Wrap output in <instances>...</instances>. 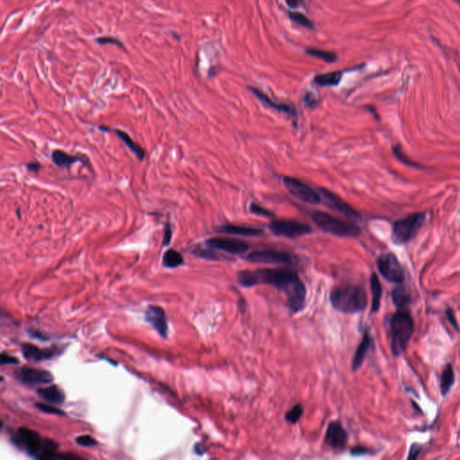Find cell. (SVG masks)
I'll return each instance as SVG.
<instances>
[{
  "instance_id": "cell-44",
  "label": "cell",
  "mask_w": 460,
  "mask_h": 460,
  "mask_svg": "<svg viewBox=\"0 0 460 460\" xmlns=\"http://www.w3.org/2000/svg\"><path fill=\"white\" fill-rule=\"evenodd\" d=\"M456 2H458V3H459V4H460V0H456Z\"/></svg>"
},
{
  "instance_id": "cell-30",
  "label": "cell",
  "mask_w": 460,
  "mask_h": 460,
  "mask_svg": "<svg viewBox=\"0 0 460 460\" xmlns=\"http://www.w3.org/2000/svg\"><path fill=\"white\" fill-rule=\"evenodd\" d=\"M289 15H290L291 20H293L297 24H299L301 26H304L308 29H314V24L312 21L303 14L299 13V12H289Z\"/></svg>"
},
{
  "instance_id": "cell-21",
  "label": "cell",
  "mask_w": 460,
  "mask_h": 460,
  "mask_svg": "<svg viewBox=\"0 0 460 460\" xmlns=\"http://www.w3.org/2000/svg\"><path fill=\"white\" fill-rule=\"evenodd\" d=\"M38 395L49 403L54 404H61L65 401V394L58 386H48L40 388L37 391Z\"/></svg>"
},
{
  "instance_id": "cell-40",
  "label": "cell",
  "mask_w": 460,
  "mask_h": 460,
  "mask_svg": "<svg viewBox=\"0 0 460 460\" xmlns=\"http://www.w3.org/2000/svg\"><path fill=\"white\" fill-rule=\"evenodd\" d=\"M368 452H369V450H368L367 448H365V447H360V446L355 447L351 450V453H352V455H356V456H359V455H364V454H367Z\"/></svg>"
},
{
  "instance_id": "cell-15",
  "label": "cell",
  "mask_w": 460,
  "mask_h": 460,
  "mask_svg": "<svg viewBox=\"0 0 460 460\" xmlns=\"http://www.w3.org/2000/svg\"><path fill=\"white\" fill-rule=\"evenodd\" d=\"M146 319L152 325L156 332L160 334L162 337H167L168 334V323L165 317V313L160 307L157 306H148L146 310Z\"/></svg>"
},
{
  "instance_id": "cell-36",
  "label": "cell",
  "mask_w": 460,
  "mask_h": 460,
  "mask_svg": "<svg viewBox=\"0 0 460 460\" xmlns=\"http://www.w3.org/2000/svg\"><path fill=\"white\" fill-rule=\"evenodd\" d=\"M173 236V230L169 221L166 222L165 224V230H164V237H163V241H162V247H166L169 245Z\"/></svg>"
},
{
  "instance_id": "cell-24",
  "label": "cell",
  "mask_w": 460,
  "mask_h": 460,
  "mask_svg": "<svg viewBox=\"0 0 460 460\" xmlns=\"http://www.w3.org/2000/svg\"><path fill=\"white\" fill-rule=\"evenodd\" d=\"M454 383H455L454 369L451 364H447L440 376V382H439L440 393L443 396L447 395V393L451 389Z\"/></svg>"
},
{
  "instance_id": "cell-13",
  "label": "cell",
  "mask_w": 460,
  "mask_h": 460,
  "mask_svg": "<svg viewBox=\"0 0 460 460\" xmlns=\"http://www.w3.org/2000/svg\"><path fill=\"white\" fill-rule=\"evenodd\" d=\"M17 378L26 385H43L53 381V375L48 370L24 367L16 371Z\"/></svg>"
},
{
  "instance_id": "cell-22",
  "label": "cell",
  "mask_w": 460,
  "mask_h": 460,
  "mask_svg": "<svg viewBox=\"0 0 460 460\" xmlns=\"http://www.w3.org/2000/svg\"><path fill=\"white\" fill-rule=\"evenodd\" d=\"M218 232L223 234L238 235L244 237H255L260 236L264 233L263 230L255 227L248 226H236V225H225L218 228Z\"/></svg>"
},
{
  "instance_id": "cell-38",
  "label": "cell",
  "mask_w": 460,
  "mask_h": 460,
  "mask_svg": "<svg viewBox=\"0 0 460 460\" xmlns=\"http://www.w3.org/2000/svg\"><path fill=\"white\" fill-rule=\"evenodd\" d=\"M446 316H447V320L451 324V326H453L457 332H459V327H458V325H457L456 316H455L454 311L452 310L451 308H448L447 311H446Z\"/></svg>"
},
{
  "instance_id": "cell-35",
  "label": "cell",
  "mask_w": 460,
  "mask_h": 460,
  "mask_svg": "<svg viewBox=\"0 0 460 460\" xmlns=\"http://www.w3.org/2000/svg\"><path fill=\"white\" fill-rule=\"evenodd\" d=\"M76 442L78 443V445H81L84 447H92V446H95L97 444V441H96V439L91 437V436H89V435L79 436V437L76 438Z\"/></svg>"
},
{
  "instance_id": "cell-18",
  "label": "cell",
  "mask_w": 460,
  "mask_h": 460,
  "mask_svg": "<svg viewBox=\"0 0 460 460\" xmlns=\"http://www.w3.org/2000/svg\"><path fill=\"white\" fill-rule=\"evenodd\" d=\"M99 129L101 130H104V131H112L114 134H116L118 136V138L122 140L123 143L126 145L127 148L130 149L131 152L134 154L135 156H137L139 158V161L143 160L146 156V152L144 150L143 148H141L139 146V144L137 142H135L133 139H131L130 135L128 134L125 131H123L122 130H118V129H113V130H111L109 129L108 127H104L101 126L99 127Z\"/></svg>"
},
{
  "instance_id": "cell-5",
  "label": "cell",
  "mask_w": 460,
  "mask_h": 460,
  "mask_svg": "<svg viewBox=\"0 0 460 460\" xmlns=\"http://www.w3.org/2000/svg\"><path fill=\"white\" fill-rule=\"evenodd\" d=\"M312 219L324 232L340 238H356L361 233L360 226L354 222L344 221L328 213L317 211L313 214Z\"/></svg>"
},
{
  "instance_id": "cell-27",
  "label": "cell",
  "mask_w": 460,
  "mask_h": 460,
  "mask_svg": "<svg viewBox=\"0 0 460 460\" xmlns=\"http://www.w3.org/2000/svg\"><path fill=\"white\" fill-rule=\"evenodd\" d=\"M183 264V257L174 249H168L163 256V265L166 268H176Z\"/></svg>"
},
{
  "instance_id": "cell-10",
  "label": "cell",
  "mask_w": 460,
  "mask_h": 460,
  "mask_svg": "<svg viewBox=\"0 0 460 460\" xmlns=\"http://www.w3.org/2000/svg\"><path fill=\"white\" fill-rule=\"evenodd\" d=\"M319 191L325 200L326 204L329 208L343 214V216L347 217L350 221H360L361 216L360 213L358 212L356 209L352 208L351 205L348 204L347 202L343 200L341 197H339L334 192H332L327 189H324V188H321Z\"/></svg>"
},
{
  "instance_id": "cell-9",
  "label": "cell",
  "mask_w": 460,
  "mask_h": 460,
  "mask_svg": "<svg viewBox=\"0 0 460 460\" xmlns=\"http://www.w3.org/2000/svg\"><path fill=\"white\" fill-rule=\"evenodd\" d=\"M269 228L275 236L285 238H298L310 233V226L295 220H274L270 223Z\"/></svg>"
},
{
  "instance_id": "cell-33",
  "label": "cell",
  "mask_w": 460,
  "mask_h": 460,
  "mask_svg": "<svg viewBox=\"0 0 460 460\" xmlns=\"http://www.w3.org/2000/svg\"><path fill=\"white\" fill-rule=\"evenodd\" d=\"M249 209H250L251 212L256 214V215L265 216V217H274V213L272 212L271 210L262 207L260 205L256 204V203H252V204L250 205Z\"/></svg>"
},
{
  "instance_id": "cell-6",
  "label": "cell",
  "mask_w": 460,
  "mask_h": 460,
  "mask_svg": "<svg viewBox=\"0 0 460 460\" xmlns=\"http://www.w3.org/2000/svg\"><path fill=\"white\" fill-rule=\"evenodd\" d=\"M424 213H412L404 218L395 222L392 231V239L395 244H406L416 237L425 222Z\"/></svg>"
},
{
  "instance_id": "cell-29",
  "label": "cell",
  "mask_w": 460,
  "mask_h": 460,
  "mask_svg": "<svg viewBox=\"0 0 460 460\" xmlns=\"http://www.w3.org/2000/svg\"><path fill=\"white\" fill-rule=\"evenodd\" d=\"M303 412H304L303 406L300 404H296L294 407H292L289 412H286L285 420L291 423H297L300 421V417L302 416Z\"/></svg>"
},
{
  "instance_id": "cell-37",
  "label": "cell",
  "mask_w": 460,
  "mask_h": 460,
  "mask_svg": "<svg viewBox=\"0 0 460 460\" xmlns=\"http://www.w3.org/2000/svg\"><path fill=\"white\" fill-rule=\"evenodd\" d=\"M0 360H1V365L18 364L19 363L18 358L11 356L5 352H2Z\"/></svg>"
},
{
  "instance_id": "cell-2",
  "label": "cell",
  "mask_w": 460,
  "mask_h": 460,
  "mask_svg": "<svg viewBox=\"0 0 460 460\" xmlns=\"http://www.w3.org/2000/svg\"><path fill=\"white\" fill-rule=\"evenodd\" d=\"M12 439L16 445L26 449L27 453L35 458L60 459L61 455L56 453L58 444L52 439L41 438L37 431L27 428H19Z\"/></svg>"
},
{
  "instance_id": "cell-20",
  "label": "cell",
  "mask_w": 460,
  "mask_h": 460,
  "mask_svg": "<svg viewBox=\"0 0 460 460\" xmlns=\"http://www.w3.org/2000/svg\"><path fill=\"white\" fill-rule=\"evenodd\" d=\"M249 89L253 92V94L259 99V100L264 103V104H266L267 106H269L271 108L274 109V110H277V111H280V112H282V113H287L289 115H296V110L292 105H290V104H279V103H275L272 99H270L269 96H266L265 93L256 89V88H254V87H249Z\"/></svg>"
},
{
  "instance_id": "cell-23",
  "label": "cell",
  "mask_w": 460,
  "mask_h": 460,
  "mask_svg": "<svg viewBox=\"0 0 460 460\" xmlns=\"http://www.w3.org/2000/svg\"><path fill=\"white\" fill-rule=\"evenodd\" d=\"M370 289H371V293H372L371 310L373 313H377L380 308V302H381V297H382V286L379 282L378 275L376 274H372L370 277Z\"/></svg>"
},
{
  "instance_id": "cell-12",
  "label": "cell",
  "mask_w": 460,
  "mask_h": 460,
  "mask_svg": "<svg viewBox=\"0 0 460 460\" xmlns=\"http://www.w3.org/2000/svg\"><path fill=\"white\" fill-rule=\"evenodd\" d=\"M205 247L212 250L215 249L228 253L231 255H241L248 252L249 249V246L246 242L228 238H213L208 239L205 242Z\"/></svg>"
},
{
  "instance_id": "cell-4",
  "label": "cell",
  "mask_w": 460,
  "mask_h": 460,
  "mask_svg": "<svg viewBox=\"0 0 460 460\" xmlns=\"http://www.w3.org/2000/svg\"><path fill=\"white\" fill-rule=\"evenodd\" d=\"M414 331V321L411 315L399 309L389 318L391 350L398 357L405 351Z\"/></svg>"
},
{
  "instance_id": "cell-41",
  "label": "cell",
  "mask_w": 460,
  "mask_h": 460,
  "mask_svg": "<svg viewBox=\"0 0 460 460\" xmlns=\"http://www.w3.org/2000/svg\"><path fill=\"white\" fill-rule=\"evenodd\" d=\"M26 167L28 171H31V172H38L41 169V164L38 162H32V163L27 164Z\"/></svg>"
},
{
  "instance_id": "cell-26",
  "label": "cell",
  "mask_w": 460,
  "mask_h": 460,
  "mask_svg": "<svg viewBox=\"0 0 460 460\" xmlns=\"http://www.w3.org/2000/svg\"><path fill=\"white\" fill-rule=\"evenodd\" d=\"M392 300L396 308L402 309L411 303V295L404 287H398L392 291Z\"/></svg>"
},
{
  "instance_id": "cell-43",
  "label": "cell",
  "mask_w": 460,
  "mask_h": 460,
  "mask_svg": "<svg viewBox=\"0 0 460 460\" xmlns=\"http://www.w3.org/2000/svg\"><path fill=\"white\" fill-rule=\"evenodd\" d=\"M303 0H286V3L290 8L295 9Z\"/></svg>"
},
{
  "instance_id": "cell-19",
  "label": "cell",
  "mask_w": 460,
  "mask_h": 460,
  "mask_svg": "<svg viewBox=\"0 0 460 460\" xmlns=\"http://www.w3.org/2000/svg\"><path fill=\"white\" fill-rule=\"evenodd\" d=\"M371 344H372V339L368 332H365L362 340L360 342V345L357 348L356 352L352 360V368L353 371H356L361 367Z\"/></svg>"
},
{
  "instance_id": "cell-16",
  "label": "cell",
  "mask_w": 460,
  "mask_h": 460,
  "mask_svg": "<svg viewBox=\"0 0 460 460\" xmlns=\"http://www.w3.org/2000/svg\"><path fill=\"white\" fill-rule=\"evenodd\" d=\"M52 159L57 166H59L62 169H70V166L78 161L82 162L85 165L90 166V161L87 158V156H71L70 154H68L63 150H60V149H56L52 152Z\"/></svg>"
},
{
  "instance_id": "cell-1",
  "label": "cell",
  "mask_w": 460,
  "mask_h": 460,
  "mask_svg": "<svg viewBox=\"0 0 460 460\" xmlns=\"http://www.w3.org/2000/svg\"><path fill=\"white\" fill-rule=\"evenodd\" d=\"M244 287L267 284L274 287L286 296L287 303L293 313H299L305 307L307 290L304 282L295 272L287 269H259L243 271L238 275Z\"/></svg>"
},
{
  "instance_id": "cell-31",
  "label": "cell",
  "mask_w": 460,
  "mask_h": 460,
  "mask_svg": "<svg viewBox=\"0 0 460 460\" xmlns=\"http://www.w3.org/2000/svg\"><path fill=\"white\" fill-rule=\"evenodd\" d=\"M393 152L395 154V156L397 157L398 160L401 161L402 163H404L405 165H410V166H418V164L414 163L413 161L409 159L407 156L403 152V150L401 149L399 146H395L393 148Z\"/></svg>"
},
{
  "instance_id": "cell-11",
  "label": "cell",
  "mask_w": 460,
  "mask_h": 460,
  "mask_svg": "<svg viewBox=\"0 0 460 460\" xmlns=\"http://www.w3.org/2000/svg\"><path fill=\"white\" fill-rule=\"evenodd\" d=\"M247 259L254 264H293L296 260L295 256L286 252L275 251V250H262L255 251L248 255Z\"/></svg>"
},
{
  "instance_id": "cell-39",
  "label": "cell",
  "mask_w": 460,
  "mask_h": 460,
  "mask_svg": "<svg viewBox=\"0 0 460 460\" xmlns=\"http://www.w3.org/2000/svg\"><path fill=\"white\" fill-rule=\"evenodd\" d=\"M421 447L419 446V445H416V444H413L412 445V447L410 448V452H409L408 459H415L419 456L420 452H421Z\"/></svg>"
},
{
  "instance_id": "cell-17",
  "label": "cell",
  "mask_w": 460,
  "mask_h": 460,
  "mask_svg": "<svg viewBox=\"0 0 460 460\" xmlns=\"http://www.w3.org/2000/svg\"><path fill=\"white\" fill-rule=\"evenodd\" d=\"M22 352L24 357L28 360L41 361L52 359L57 352L53 349H43L31 343H25L22 346Z\"/></svg>"
},
{
  "instance_id": "cell-42",
  "label": "cell",
  "mask_w": 460,
  "mask_h": 460,
  "mask_svg": "<svg viewBox=\"0 0 460 460\" xmlns=\"http://www.w3.org/2000/svg\"><path fill=\"white\" fill-rule=\"evenodd\" d=\"M305 102L306 104L308 105H310V106H313L315 104V98L313 95H311L310 93H308L306 96H305Z\"/></svg>"
},
{
  "instance_id": "cell-3",
  "label": "cell",
  "mask_w": 460,
  "mask_h": 460,
  "mask_svg": "<svg viewBox=\"0 0 460 460\" xmlns=\"http://www.w3.org/2000/svg\"><path fill=\"white\" fill-rule=\"evenodd\" d=\"M330 301L334 308L340 312L355 314L367 308L368 297L362 287L347 285L334 289L331 292Z\"/></svg>"
},
{
  "instance_id": "cell-25",
  "label": "cell",
  "mask_w": 460,
  "mask_h": 460,
  "mask_svg": "<svg viewBox=\"0 0 460 460\" xmlns=\"http://www.w3.org/2000/svg\"><path fill=\"white\" fill-rule=\"evenodd\" d=\"M343 73L341 71H334L326 74L317 75L314 81L320 87H334L341 82Z\"/></svg>"
},
{
  "instance_id": "cell-28",
  "label": "cell",
  "mask_w": 460,
  "mask_h": 460,
  "mask_svg": "<svg viewBox=\"0 0 460 460\" xmlns=\"http://www.w3.org/2000/svg\"><path fill=\"white\" fill-rule=\"evenodd\" d=\"M306 52L310 56L320 59L322 61H326L328 63L334 62L337 60V56L334 52H326V51L320 50V49L308 48L306 50Z\"/></svg>"
},
{
  "instance_id": "cell-32",
  "label": "cell",
  "mask_w": 460,
  "mask_h": 460,
  "mask_svg": "<svg viewBox=\"0 0 460 460\" xmlns=\"http://www.w3.org/2000/svg\"><path fill=\"white\" fill-rule=\"evenodd\" d=\"M35 406L37 408L43 411V412H46V413H51V414H61L63 415L64 414V412L61 410L58 407H55L53 405H51V404H44V403H38V404H35Z\"/></svg>"
},
{
  "instance_id": "cell-7",
  "label": "cell",
  "mask_w": 460,
  "mask_h": 460,
  "mask_svg": "<svg viewBox=\"0 0 460 460\" xmlns=\"http://www.w3.org/2000/svg\"><path fill=\"white\" fill-rule=\"evenodd\" d=\"M379 273L388 282L401 284L404 281V272L397 257L393 254H384L377 260Z\"/></svg>"
},
{
  "instance_id": "cell-8",
  "label": "cell",
  "mask_w": 460,
  "mask_h": 460,
  "mask_svg": "<svg viewBox=\"0 0 460 460\" xmlns=\"http://www.w3.org/2000/svg\"><path fill=\"white\" fill-rule=\"evenodd\" d=\"M283 182L289 192L297 199L309 204H319L321 202L320 194L300 180L285 176L283 178Z\"/></svg>"
},
{
  "instance_id": "cell-14",
  "label": "cell",
  "mask_w": 460,
  "mask_h": 460,
  "mask_svg": "<svg viewBox=\"0 0 460 460\" xmlns=\"http://www.w3.org/2000/svg\"><path fill=\"white\" fill-rule=\"evenodd\" d=\"M348 438L347 430L343 428L342 423L338 421H332L325 436L326 445L334 450H342L347 445Z\"/></svg>"
},
{
  "instance_id": "cell-34",
  "label": "cell",
  "mask_w": 460,
  "mask_h": 460,
  "mask_svg": "<svg viewBox=\"0 0 460 460\" xmlns=\"http://www.w3.org/2000/svg\"><path fill=\"white\" fill-rule=\"evenodd\" d=\"M96 43L97 44H101V45H105V44H113V45H116L118 47H121V48H123L124 45H123V43L121 42L120 40L117 39V38H114V37H112V36H105V37H99L96 40Z\"/></svg>"
}]
</instances>
